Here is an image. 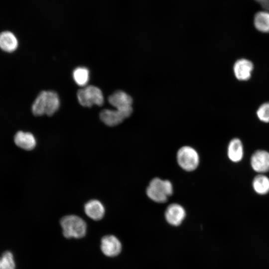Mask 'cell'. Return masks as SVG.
Returning a JSON list of instances; mask_svg holds the SVG:
<instances>
[{
  "label": "cell",
  "instance_id": "cell-1",
  "mask_svg": "<svg viewBox=\"0 0 269 269\" xmlns=\"http://www.w3.org/2000/svg\"><path fill=\"white\" fill-rule=\"evenodd\" d=\"M59 105V99L56 92L43 91L34 100L31 110L32 113L35 116L46 114L50 116L58 110Z\"/></svg>",
  "mask_w": 269,
  "mask_h": 269
},
{
  "label": "cell",
  "instance_id": "cell-2",
  "mask_svg": "<svg viewBox=\"0 0 269 269\" xmlns=\"http://www.w3.org/2000/svg\"><path fill=\"white\" fill-rule=\"evenodd\" d=\"M173 192V186L170 181L158 177L154 178L150 181L146 190L149 199L159 203L165 202Z\"/></svg>",
  "mask_w": 269,
  "mask_h": 269
},
{
  "label": "cell",
  "instance_id": "cell-3",
  "mask_svg": "<svg viewBox=\"0 0 269 269\" xmlns=\"http://www.w3.org/2000/svg\"><path fill=\"white\" fill-rule=\"evenodd\" d=\"M63 234L66 238H81L86 233L87 225L80 217L71 215L63 217L60 220Z\"/></svg>",
  "mask_w": 269,
  "mask_h": 269
},
{
  "label": "cell",
  "instance_id": "cell-4",
  "mask_svg": "<svg viewBox=\"0 0 269 269\" xmlns=\"http://www.w3.org/2000/svg\"><path fill=\"white\" fill-rule=\"evenodd\" d=\"M177 161L181 168L187 171L194 170L199 163V156L197 151L189 146H183L177 153Z\"/></svg>",
  "mask_w": 269,
  "mask_h": 269
},
{
  "label": "cell",
  "instance_id": "cell-5",
  "mask_svg": "<svg viewBox=\"0 0 269 269\" xmlns=\"http://www.w3.org/2000/svg\"><path fill=\"white\" fill-rule=\"evenodd\" d=\"M77 99L81 105L87 107H90L93 105L100 106L104 103V97L101 90L92 85L78 90Z\"/></svg>",
  "mask_w": 269,
  "mask_h": 269
},
{
  "label": "cell",
  "instance_id": "cell-6",
  "mask_svg": "<svg viewBox=\"0 0 269 269\" xmlns=\"http://www.w3.org/2000/svg\"><path fill=\"white\" fill-rule=\"evenodd\" d=\"M108 101L116 109L126 112L130 115L132 114L133 99L126 93L122 91H116L109 97Z\"/></svg>",
  "mask_w": 269,
  "mask_h": 269
},
{
  "label": "cell",
  "instance_id": "cell-7",
  "mask_svg": "<svg viewBox=\"0 0 269 269\" xmlns=\"http://www.w3.org/2000/svg\"><path fill=\"white\" fill-rule=\"evenodd\" d=\"M130 115L123 111L116 109H104L100 114L101 121L108 126H115L121 123Z\"/></svg>",
  "mask_w": 269,
  "mask_h": 269
},
{
  "label": "cell",
  "instance_id": "cell-8",
  "mask_svg": "<svg viewBox=\"0 0 269 269\" xmlns=\"http://www.w3.org/2000/svg\"><path fill=\"white\" fill-rule=\"evenodd\" d=\"M101 248L104 255L108 257H113L120 253L122 245L115 236L107 235L102 239Z\"/></svg>",
  "mask_w": 269,
  "mask_h": 269
},
{
  "label": "cell",
  "instance_id": "cell-9",
  "mask_svg": "<svg viewBox=\"0 0 269 269\" xmlns=\"http://www.w3.org/2000/svg\"><path fill=\"white\" fill-rule=\"evenodd\" d=\"M186 216L184 208L177 203L169 205L166 209L165 217L167 222L171 225L178 226L181 224Z\"/></svg>",
  "mask_w": 269,
  "mask_h": 269
},
{
  "label": "cell",
  "instance_id": "cell-10",
  "mask_svg": "<svg viewBox=\"0 0 269 269\" xmlns=\"http://www.w3.org/2000/svg\"><path fill=\"white\" fill-rule=\"evenodd\" d=\"M251 164L253 169L259 173L269 171V153L265 150H258L252 155Z\"/></svg>",
  "mask_w": 269,
  "mask_h": 269
},
{
  "label": "cell",
  "instance_id": "cell-11",
  "mask_svg": "<svg viewBox=\"0 0 269 269\" xmlns=\"http://www.w3.org/2000/svg\"><path fill=\"white\" fill-rule=\"evenodd\" d=\"M254 69L253 63L246 59L238 60L234 64L233 70L236 78L240 81H247L251 77Z\"/></svg>",
  "mask_w": 269,
  "mask_h": 269
},
{
  "label": "cell",
  "instance_id": "cell-12",
  "mask_svg": "<svg viewBox=\"0 0 269 269\" xmlns=\"http://www.w3.org/2000/svg\"><path fill=\"white\" fill-rule=\"evenodd\" d=\"M86 214L94 220L102 219L104 216L105 210L103 205L97 200H91L84 206Z\"/></svg>",
  "mask_w": 269,
  "mask_h": 269
},
{
  "label": "cell",
  "instance_id": "cell-13",
  "mask_svg": "<svg viewBox=\"0 0 269 269\" xmlns=\"http://www.w3.org/2000/svg\"><path fill=\"white\" fill-rule=\"evenodd\" d=\"M14 142L16 145L25 150L33 149L36 145V139L30 133L18 132L14 136Z\"/></svg>",
  "mask_w": 269,
  "mask_h": 269
},
{
  "label": "cell",
  "instance_id": "cell-14",
  "mask_svg": "<svg viewBox=\"0 0 269 269\" xmlns=\"http://www.w3.org/2000/svg\"><path fill=\"white\" fill-rule=\"evenodd\" d=\"M18 46V40L15 35L9 31H4L0 33V48L2 50L11 52L16 50Z\"/></svg>",
  "mask_w": 269,
  "mask_h": 269
},
{
  "label": "cell",
  "instance_id": "cell-15",
  "mask_svg": "<svg viewBox=\"0 0 269 269\" xmlns=\"http://www.w3.org/2000/svg\"><path fill=\"white\" fill-rule=\"evenodd\" d=\"M229 158L233 162L241 161L243 156V147L241 141L237 138L232 139L227 150Z\"/></svg>",
  "mask_w": 269,
  "mask_h": 269
},
{
  "label": "cell",
  "instance_id": "cell-16",
  "mask_svg": "<svg viewBox=\"0 0 269 269\" xmlns=\"http://www.w3.org/2000/svg\"><path fill=\"white\" fill-rule=\"evenodd\" d=\"M254 23L259 31L264 33L269 32V12L261 11L256 13L254 16Z\"/></svg>",
  "mask_w": 269,
  "mask_h": 269
},
{
  "label": "cell",
  "instance_id": "cell-17",
  "mask_svg": "<svg viewBox=\"0 0 269 269\" xmlns=\"http://www.w3.org/2000/svg\"><path fill=\"white\" fill-rule=\"evenodd\" d=\"M253 187L256 193L259 194L268 193L269 192V178L262 174L256 176L253 181Z\"/></svg>",
  "mask_w": 269,
  "mask_h": 269
},
{
  "label": "cell",
  "instance_id": "cell-18",
  "mask_svg": "<svg viewBox=\"0 0 269 269\" xmlns=\"http://www.w3.org/2000/svg\"><path fill=\"white\" fill-rule=\"evenodd\" d=\"M73 76L77 84L84 86L87 84L89 80V71L85 67H78L74 70Z\"/></svg>",
  "mask_w": 269,
  "mask_h": 269
},
{
  "label": "cell",
  "instance_id": "cell-19",
  "mask_svg": "<svg viewBox=\"0 0 269 269\" xmlns=\"http://www.w3.org/2000/svg\"><path fill=\"white\" fill-rule=\"evenodd\" d=\"M15 263L11 252L6 251L0 257V269H15Z\"/></svg>",
  "mask_w": 269,
  "mask_h": 269
},
{
  "label": "cell",
  "instance_id": "cell-20",
  "mask_svg": "<svg viewBox=\"0 0 269 269\" xmlns=\"http://www.w3.org/2000/svg\"><path fill=\"white\" fill-rule=\"evenodd\" d=\"M257 115L260 121L265 123H269V102L262 104L257 111Z\"/></svg>",
  "mask_w": 269,
  "mask_h": 269
},
{
  "label": "cell",
  "instance_id": "cell-21",
  "mask_svg": "<svg viewBox=\"0 0 269 269\" xmlns=\"http://www.w3.org/2000/svg\"><path fill=\"white\" fill-rule=\"evenodd\" d=\"M265 9L269 11V0H255Z\"/></svg>",
  "mask_w": 269,
  "mask_h": 269
}]
</instances>
